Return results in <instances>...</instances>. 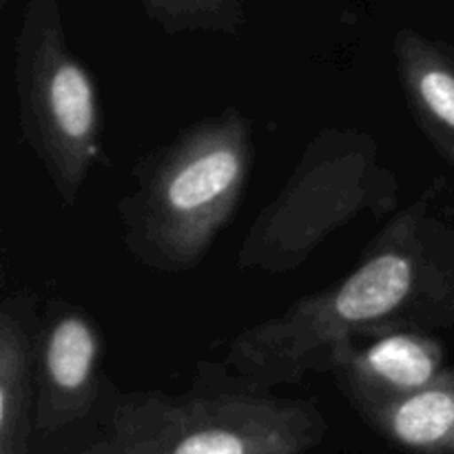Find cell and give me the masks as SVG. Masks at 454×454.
I'll use <instances>...</instances> for the list:
<instances>
[{"label": "cell", "mask_w": 454, "mask_h": 454, "mask_svg": "<svg viewBox=\"0 0 454 454\" xmlns=\"http://www.w3.org/2000/svg\"><path fill=\"white\" fill-rule=\"evenodd\" d=\"M359 417L408 454H454V368L421 393Z\"/></svg>", "instance_id": "10"}, {"label": "cell", "mask_w": 454, "mask_h": 454, "mask_svg": "<svg viewBox=\"0 0 454 454\" xmlns=\"http://www.w3.org/2000/svg\"><path fill=\"white\" fill-rule=\"evenodd\" d=\"M18 120L65 207L105 162L100 102L87 67L67 44L60 0H27L13 43Z\"/></svg>", "instance_id": "5"}, {"label": "cell", "mask_w": 454, "mask_h": 454, "mask_svg": "<svg viewBox=\"0 0 454 454\" xmlns=\"http://www.w3.org/2000/svg\"><path fill=\"white\" fill-rule=\"evenodd\" d=\"M102 335L91 315L60 297L44 304L34 340L35 430L58 433L89 415L100 395Z\"/></svg>", "instance_id": "6"}, {"label": "cell", "mask_w": 454, "mask_h": 454, "mask_svg": "<svg viewBox=\"0 0 454 454\" xmlns=\"http://www.w3.org/2000/svg\"><path fill=\"white\" fill-rule=\"evenodd\" d=\"M397 200V176L384 167L371 133L324 129L309 142L278 198L255 217L238 266L262 273L300 269L359 213L381 217Z\"/></svg>", "instance_id": "4"}, {"label": "cell", "mask_w": 454, "mask_h": 454, "mask_svg": "<svg viewBox=\"0 0 454 454\" xmlns=\"http://www.w3.org/2000/svg\"><path fill=\"white\" fill-rule=\"evenodd\" d=\"M446 346L434 333L397 331L333 346L324 372L362 415L428 388L446 368Z\"/></svg>", "instance_id": "7"}, {"label": "cell", "mask_w": 454, "mask_h": 454, "mask_svg": "<svg viewBox=\"0 0 454 454\" xmlns=\"http://www.w3.org/2000/svg\"><path fill=\"white\" fill-rule=\"evenodd\" d=\"M9 3V0H0V4H3V7H4V4H7Z\"/></svg>", "instance_id": "12"}, {"label": "cell", "mask_w": 454, "mask_h": 454, "mask_svg": "<svg viewBox=\"0 0 454 454\" xmlns=\"http://www.w3.org/2000/svg\"><path fill=\"white\" fill-rule=\"evenodd\" d=\"M146 13L167 31L235 29L239 0H142Z\"/></svg>", "instance_id": "11"}, {"label": "cell", "mask_w": 454, "mask_h": 454, "mask_svg": "<svg viewBox=\"0 0 454 454\" xmlns=\"http://www.w3.org/2000/svg\"><path fill=\"white\" fill-rule=\"evenodd\" d=\"M442 180L395 213L357 266L324 291L247 328L224 364L260 390L324 372L340 341L397 331L434 333L454 324V222L437 200Z\"/></svg>", "instance_id": "1"}, {"label": "cell", "mask_w": 454, "mask_h": 454, "mask_svg": "<svg viewBox=\"0 0 454 454\" xmlns=\"http://www.w3.org/2000/svg\"><path fill=\"white\" fill-rule=\"evenodd\" d=\"M328 433L313 399L275 397L244 381L118 395L109 434L78 454H306Z\"/></svg>", "instance_id": "3"}, {"label": "cell", "mask_w": 454, "mask_h": 454, "mask_svg": "<svg viewBox=\"0 0 454 454\" xmlns=\"http://www.w3.org/2000/svg\"><path fill=\"white\" fill-rule=\"evenodd\" d=\"M393 53L408 111L454 168V49L403 27L395 35Z\"/></svg>", "instance_id": "8"}, {"label": "cell", "mask_w": 454, "mask_h": 454, "mask_svg": "<svg viewBox=\"0 0 454 454\" xmlns=\"http://www.w3.org/2000/svg\"><path fill=\"white\" fill-rule=\"evenodd\" d=\"M253 158V122L231 106L145 155L133 168V189L118 202L129 255L158 273L202 264L238 211Z\"/></svg>", "instance_id": "2"}, {"label": "cell", "mask_w": 454, "mask_h": 454, "mask_svg": "<svg viewBox=\"0 0 454 454\" xmlns=\"http://www.w3.org/2000/svg\"><path fill=\"white\" fill-rule=\"evenodd\" d=\"M22 304L9 297L0 310V454H29L35 426L34 340Z\"/></svg>", "instance_id": "9"}]
</instances>
